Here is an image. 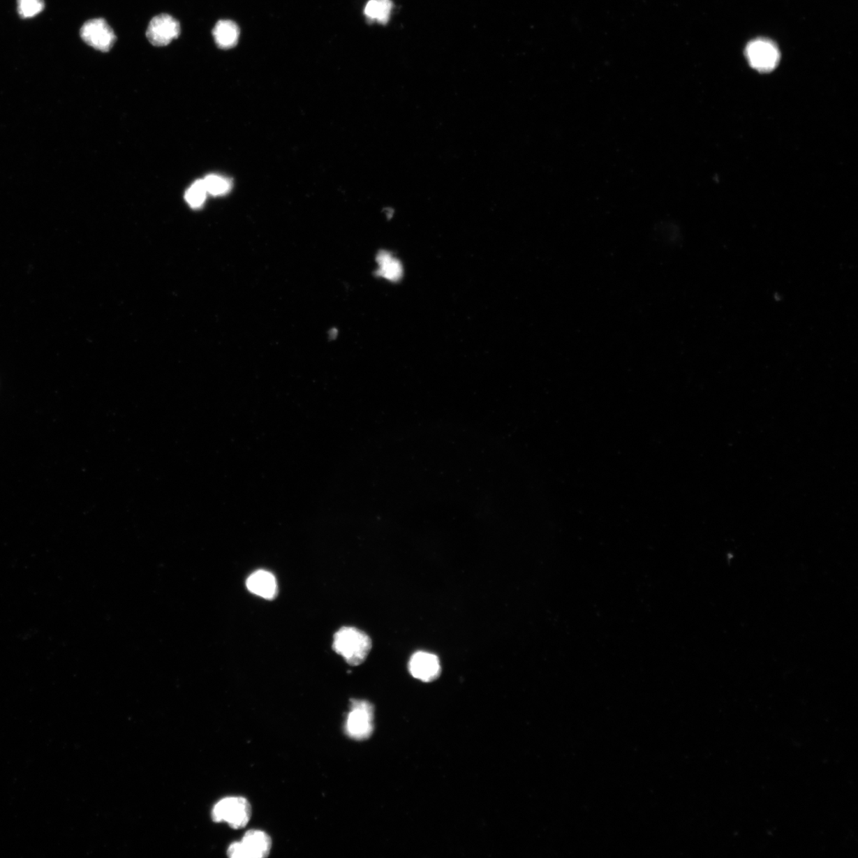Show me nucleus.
<instances>
[{"instance_id":"obj_11","label":"nucleus","mask_w":858,"mask_h":858,"mask_svg":"<svg viewBox=\"0 0 858 858\" xmlns=\"http://www.w3.org/2000/svg\"><path fill=\"white\" fill-rule=\"evenodd\" d=\"M378 269L376 274L391 281H399L403 274V269L399 260H397L388 251H381L376 258Z\"/></svg>"},{"instance_id":"obj_2","label":"nucleus","mask_w":858,"mask_h":858,"mask_svg":"<svg viewBox=\"0 0 858 858\" xmlns=\"http://www.w3.org/2000/svg\"><path fill=\"white\" fill-rule=\"evenodd\" d=\"M251 806L249 800L241 797L223 798L212 811L213 821L227 822L235 830L245 827L251 820Z\"/></svg>"},{"instance_id":"obj_4","label":"nucleus","mask_w":858,"mask_h":858,"mask_svg":"<svg viewBox=\"0 0 858 858\" xmlns=\"http://www.w3.org/2000/svg\"><path fill=\"white\" fill-rule=\"evenodd\" d=\"M746 56L751 67L761 73L774 71L781 59L780 50L776 45L764 38L755 39L748 43Z\"/></svg>"},{"instance_id":"obj_8","label":"nucleus","mask_w":858,"mask_h":858,"mask_svg":"<svg viewBox=\"0 0 858 858\" xmlns=\"http://www.w3.org/2000/svg\"><path fill=\"white\" fill-rule=\"evenodd\" d=\"M244 858L267 857L272 848V840L267 833L262 831H247L241 841Z\"/></svg>"},{"instance_id":"obj_5","label":"nucleus","mask_w":858,"mask_h":858,"mask_svg":"<svg viewBox=\"0 0 858 858\" xmlns=\"http://www.w3.org/2000/svg\"><path fill=\"white\" fill-rule=\"evenodd\" d=\"M80 37L86 44L102 52L110 50L117 41L116 34L103 19L86 22L80 29Z\"/></svg>"},{"instance_id":"obj_1","label":"nucleus","mask_w":858,"mask_h":858,"mask_svg":"<svg viewBox=\"0 0 858 858\" xmlns=\"http://www.w3.org/2000/svg\"><path fill=\"white\" fill-rule=\"evenodd\" d=\"M332 648L348 664L357 666L367 659L372 648V642L364 632L353 627H343L334 635Z\"/></svg>"},{"instance_id":"obj_7","label":"nucleus","mask_w":858,"mask_h":858,"mask_svg":"<svg viewBox=\"0 0 858 858\" xmlns=\"http://www.w3.org/2000/svg\"><path fill=\"white\" fill-rule=\"evenodd\" d=\"M408 670L411 675L423 682H431L438 679L441 666L438 656L419 651L414 653L408 662Z\"/></svg>"},{"instance_id":"obj_10","label":"nucleus","mask_w":858,"mask_h":858,"mask_svg":"<svg viewBox=\"0 0 858 858\" xmlns=\"http://www.w3.org/2000/svg\"><path fill=\"white\" fill-rule=\"evenodd\" d=\"M212 34L219 48L229 50L237 45L240 31L237 24L233 21L221 20L213 29Z\"/></svg>"},{"instance_id":"obj_6","label":"nucleus","mask_w":858,"mask_h":858,"mask_svg":"<svg viewBox=\"0 0 858 858\" xmlns=\"http://www.w3.org/2000/svg\"><path fill=\"white\" fill-rule=\"evenodd\" d=\"M180 34L179 22L171 15L162 14L155 16L149 22L147 37L155 47H165L179 37Z\"/></svg>"},{"instance_id":"obj_12","label":"nucleus","mask_w":858,"mask_h":858,"mask_svg":"<svg viewBox=\"0 0 858 858\" xmlns=\"http://www.w3.org/2000/svg\"><path fill=\"white\" fill-rule=\"evenodd\" d=\"M393 3L390 0H369L366 5L364 14L367 20L385 24L390 20Z\"/></svg>"},{"instance_id":"obj_14","label":"nucleus","mask_w":858,"mask_h":858,"mask_svg":"<svg viewBox=\"0 0 858 858\" xmlns=\"http://www.w3.org/2000/svg\"><path fill=\"white\" fill-rule=\"evenodd\" d=\"M207 193L204 181L199 180L187 190L186 200L192 208L198 209L205 203Z\"/></svg>"},{"instance_id":"obj_9","label":"nucleus","mask_w":858,"mask_h":858,"mask_svg":"<svg viewBox=\"0 0 858 858\" xmlns=\"http://www.w3.org/2000/svg\"><path fill=\"white\" fill-rule=\"evenodd\" d=\"M246 587L253 594L265 600H272L278 596V584L274 575L264 570L251 574L246 580Z\"/></svg>"},{"instance_id":"obj_3","label":"nucleus","mask_w":858,"mask_h":858,"mask_svg":"<svg viewBox=\"0 0 858 858\" xmlns=\"http://www.w3.org/2000/svg\"><path fill=\"white\" fill-rule=\"evenodd\" d=\"M374 709L371 702L366 700L350 701L345 732L349 738L356 741L370 739L374 729Z\"/></svg>"},{"instance_id":"obj_13","label":"nucleus","mask_w":858,"mask_h":858,"mask_svg":"<svg viewBox=\"0 0 858 858\" xmlns=\"http://www.w3.org/2000/svg\"><path fill=\"white\" fill-rule=\"evenodd\" d=\"M203 181L207 193L213 195L226 194L232 188V182L221 176L209 175Z\"/></svg>"},{"instance_id":"obj_15","label":"nucleus","mask_w":858,"mask_h":858,"mask_svg":"<svg viewBox=\"0 0 858 858\" xmlns=\"http://www.w3.org/2000/svg\"><path fill=\"white\" fill-rule=\"evenodd\" d=\"M45 7L43 0H18V13L22 18H33L42 13Z\"/></svg>"}]
</instances>
